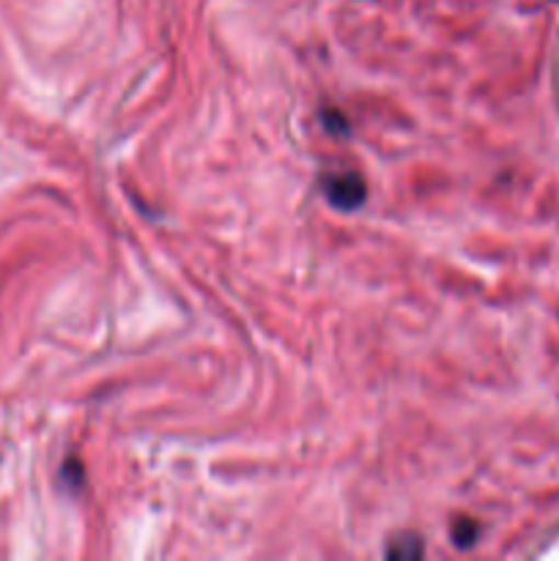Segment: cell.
<instances>
[{
	"label": "cell",
	"instance_id": "6da1fadb",
	"mask_svg": "<svg viewBox=\"0 0 559 561\" xmlns=\"http://www.w3.org/2000/svg\"><path fill=\"white\" fill-rule=\"evenodd\" d=\"M323 190H327L329 203L338 208H345V211L356 208L365 201V184H362V179L356 173L332 175V179H327Z\"/></svg>",
	"mask_w": 559,
	"mask_h": 561
},
{
	"label": "cell",
	"instance_id": "7a4b0ae2",
	"mask_svg": "<svg viewBox=\"0 0 559 561\" xmlns=\"http://www.w3.org/2000/svg\"><path fill=\"white\" fill-rule=\"evenodd\" d=\"M387 557L389 559H417L422 557V546L417 537L406 535V537H398V540H392L387 546Z\"/></svg>",
	"mask_w": 559,
	"mask_h": 561
},
{
	"label": "cell",
	"instance_id": "3957f363",
	"mask_svg": "<svg viewBox=\"0 0 559 561\" xmlns=\"http://www.w3.org/2000/svg\"><path fill=\"white\" fill-rule=\"evenodd\" d=\"M477 540V526L471 520H458L453 526V542H458L460 548H469Z\"/></svg>",
	"mask_w": 559,
	"mask_h": 561
}]
</instances>
